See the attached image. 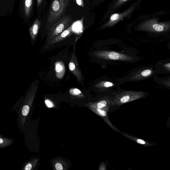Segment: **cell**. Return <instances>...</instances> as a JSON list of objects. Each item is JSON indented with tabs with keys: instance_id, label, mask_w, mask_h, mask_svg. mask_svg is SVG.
Listing matches in <instances>:
<instances>
[{
	"instance_id": "obj_4",
	"label": "cell",
	"mask_w": 170,
	"mask_h": 170,
	"mask_svg": "<svg viewBox=\"0 0 170 170\" xmlns=\"http://www.w3.org/2000/svg\"><path fill=\"white\" fill-rule=\"evenodd\" d=\"M138 29L140 30L149 32H164L170 29V24L159 23L153 20L143 23L139 26Z\"/></svg>"
},
{
	"instance_id": "obj_26",
	"label": "cell",
	"mask_w": 170,
	"mask_h": 170,
	"mask_svg": "<svg viewBox=\"0 0 170 170\" xmlns=\"http://www.w3.org/2000/svg\"><path fill=\"white\" fill-rule=\"evenodd\" d=\"M4 142V141L1 138H0V144H1L3 143Z\"/></svg>"
},
{
	"instance_id": "obj_6",
	"label": "cell",
	"mask_w": 170,
	"mask_h": 170,
	"mask_svg": "<svg viewBox=\"0 0 170 170\" xmlns=\"http://www.w3.org/2000/svg\"><path fill=\"white\" fill-rule=\"evenodd\" d=\"M144 92L141 91H123L116 96L115 101L120 104H125L143 96Z\"/></svg>"
},
{
	"instance_id": "obj_17",
	"label": "cell",
	"mask_w": 170,
	"mask_h": 170,
	"mask_svg": "<svg viewBox=\"0 0 170 170\" xmlns=\"http://www.w3.org/2000/svg\"><path fill=\"white\" fill-rule=\"evenodd\" d=\"M55 167L56 169L57 170H63V169L62 165L60 163L56 164Z\"/></svg>"
},
{
	"instance_id": "obj_8",
	"label": "cell",
	"mask_w": 170,
	"mask_h": 170,
	"mask_svg": "<svg viewBox=\"0 0 170 170\" xmlns=\"http://www.w3.org/2000/svg\"><path fill=\"white\" fill-rule=\"evenodd\" d=\"M73 32V27L72 25L69 26L67 29L61 33L60 35L53 39L46 44H45L43 49L45 50L52 47L56 44L61 42L71 36Z\"/></svg>"
},
{
	"instance_id": "obj_7",
	"label": "cell",
	"mask_w": 170,
	"mask_h": 170,
	"mask_svg": "<svg viewBox=\"0 0 170 170\" xmlns=\"http://www.w3.org/2000/svg\"><path fill=\"white\" fill-rule=\"evenodd\" d=\"M69 70L76 77L78 83H83V76L80 68L78 59L74 52L72 53L71 55L69 61Z\"/></svg>"
},
{
	"instance_id": "obj_9",
	"label": "cell",
	"mask_w": 170,
	"mask_h": 170,
	"mask_svg": "<svg viewBox=\"0 0 170 170\" xmlns=\"http://www.w3.org/2000/svg\"><path fill=\"white\" fill-rule=\"evenodd\" d=\"M153 73V70L151 69H143L134 74L130 77V79L134 81L141 80L148 78Z\"/></svg>"
},
{
	"instance_id": "obj_20",
	"label": "cell",
	"mask_w": 170,
	"mask_h": 170,
	"mask_svg": "<svg viewBox=\"0 0 170 170\" xmlns=\"http://www.w3.org/2000/svg\"><path fill=\"white\" fill-rule=\"evenodd\" d=\"M163 82L166 86L170 87V78L163 81Z\"/></svg>"
},
{
	"instance_id": "obj_16",
	"label": "cell",
	"mask_w": 170,
	"mask_h": 170,
	"mask_svg": "<svg viewBox=\"0 0 170 170\" xmlns=\"http://www.w3.org/2000/svg\"><path fill=\"white\" fill-rule=\"evenodd\" d=\"M29 111V107L27 105H25L23 107L22 114L24 116L27 115Z\"/></svg>"
},
{
	"instance_id": "obj_2",
	"label": "cell",
	"mask_w": 170,
	"mask_h": 170,
	"mask_svg": "<svg viewBox=\"0 0 170 170\" xmlns=\"http://www.w3.org/2000/svg\"><path fill=\"white\" fill-rule=\"evenodd\" d=\"M72 22L73 20L69 15H65L61 18L49 29L45 44L67 29Z\"/></svg>"
},
{
	"instance_id": "obj_13",
	"label": "cell",
	"mask_w": 170,
	"mask_h": 170,
	"mask_svg": "<svg viewBox=\"0 0 170 170\" xmlns=\"http://www.w3.org/2000/svg\"><path fill=\"white\" fill-rule=\"evenodd\" d=\"M69 92L73 96L81 97L84 96L81 91L78 89L71 88L69 90Z\"/></svg>"
},
{
	"instance_id": "obj_21",
	"label": "cell",
	"mask_w": 170,
	"mask_h": 170,
	"mask_svg": "<svg viewBox=\"0 0 170 170\" xmlns=\"http://www.w3.org/2000/svg\"><path fill=\"white\" fill-rule=\"evenodd\" d=\"M45 102L48 107L51 108L53 106V105L52 103L49 100H45Z\"/></svg>"
},
{
	"instance_id": "obj_25",
	"label": "cell",
	"mask_w": 170,
	"mask_h": 170,
	"mask_svg": "<svg viewBox=\"0 0 170 170\" xmlns=\"http://www.w3.org/2000/svg\"><path fill=\"white\" fill-rule=\"evenodd\" d=\"M42 0H37V6H39L41 4V2H42Z\"/></svg>"
},
{
	"instance_id": "obj_5",
	"label": "cell",
	"mask_w": 170,
	"mask_h": 170,
	"mask_svg": "<svg viewBox=\"0 0 170 170\" xmlns=\"http://www.w3.org/2000/svg\"><path fill=\"white\" fill-rule=\"evenodd\" d=\"M135 9V6L133 5L121 13H116L112 14L110 17L109 21L102 26L100 29H102L112 27L120 21L121 20L128 16L132 14Z\"/></svg>"
},
{
	"instance_id": "obj_19",
	"label": "cell",
	"mask_w": 170,
	"mask_h": 170,
	"mask_svg": "<svg viewBox=\"0 0 170 170\" xmlns=\"http://www.w3.org/2000/svg\"><path fill=\"white\" fill-rule=\"evenodd\" d=\"M76 3L79 6L82 7H84V4L83 0H76Z\"/></svg>"
},
{
	"instance_id": "obj_15",
	"label": "cell",
	"mask_w": 170,
	"mask_h": 170,
	"mask_svg": "<svg viewBox=\"0 0 170 170\" xmlns=\"http://www.w3.org/2000/svg\"><path fill=\"white\" fill-rule=\"evenodd\" d=\"M129 0H117L113 7V9H116Z\"/></svg>"
},
{
	"instance_id": "obj_3",
	"label": "cell",
	"mask_w": 170,
	"mask_h": 170,
	"mask_svg": "<svg viewBox=\"0 0 170 170\" xmlns=\"http://www.w3.org/2000/svg\"><path fill=\"white\" fill-rule=\"evenodd\" d=\"M93 55L97 58L105 60L124 61H132L135 60L132 56L129 55L109 51H95Z\"/></svg>"
},
{
	"instance_id": "obj_14",
	"label": "cell",
	"mask_w": 170,
	"mask_h": 170,
	"mask_svg": "<svg viewBox=\"0 0 170 170\" xmlns=\"http://www.w3.org/2000/svg\"><path fill=\"white\" fill-rule=\"evenodd\" d=\"M110 101L108 99H104L101 100L98 102L96 104V106L98 108L101 109L105 107L106 106L109 104Z\"/></svg>"
},
{
	"instance_id": "obj_23",
	"label": "cell",
	"mask_w": 170,
	"mask_h": 170,
	"mask_svg": "<svg viewBox=\"0 0 170 170\" xmlns=\"http://www.w3.org/2000/svg\"><path fill=\"white\" fill-rule=\"evenodd\" d=\"M32 165L30 164H28L26 166L25 168V170H30L32 169Z\"/></svg>"
},
{
	"instance_id": "obj_12",
	"label": "cell",
	"mask_w": 170,
	"mask_h": 170,
	"mask_svg": "<svg viewBox=\"0 0 170 170\" xmlns=\"http://www.w3.org/2000/svg\"><path fill=\"white\" fill-rule=\"evenodd\" d=\"M115 86L112 82L108 81H103L99 82L95 86V87L99 88H108Z\"/></svg>"
},
{
	"instance_id": "obj_24",
	"label": "cell",
	"mask_w": 170,
	"mask_h": 170,
	"mask_svg": "<svg viewBox=\"0 0 170 170\" xmlns=\"http://www.w3.org/2000/svg\"><path fill=\"white\" fill-rule=\"evenodd\" d=\"M137 142L138 143L141 144H145V142L144 141L141 139H138L137 140Z\"/></svg>"
},
{
	"instance_id": "obj_22",
	"label": "cell",
	"mask_w": 170,
	"mask_h": 170,
	"mask_svg": "<svg viewBox=\"0 0 170 170\" xmlns=\"http://www.w3.org/2000/svg\"><path fill=\"white\" fill-rule=\"evenodd\" d=\"M163 66L166 70L170 71V63L164 64Z\"/></svg>"
},
{
	"instance_id": "obj_11",
	"label": "cell",
	"mask_w": 170,
	"mask_h": 170,
	"mask_svg": "<svg viewBox=\"0 0 170 170\" xmlns=\"http://www.w3.org/2000/svg\"><path fill=\"white\" fill-rule=\"evenodd\" d=\"M33 0H24V9L26 17L28 18L30 16L33 7Z\"/></svg>"
},
{
	"instance_id": "obj_1",
	"label": "cell",
	"mask_w": 170,
	"mask_h": 170,
	"mask_svg": "<svg viewBox=\"0 0 170 170\" xmlns=\"http://www.w3.org/2000/svg\"><path fill=\"white\" fill-rule=\"evenodd\" d=\"M70 0H53L51 4L46 28L49 29L61 19L65 12Z\"/></svg>"
},
{
	"instance_id": "obj_10",
	"label": "cell",
	"mask_w": 170,
	"mask_h": 170,
	"mask_svg": "<svg viewBox=\"0 0 170 170\" xmlns=\"http://www.w3.org/2000/svg\"><path fill=\"white\" fill-rule=\"evenodd\" d=\"M40 25L41 21L38 19H37L30 28L29 32L32 42H34L36 39Z\"/></svg>"
},
{
	"instance_id": "obj_18",
	"label": "cell",
	"mask_w": 170,
	"mask_h": 170,
	"mask_svg": "<svg viewBox=\"0 0 170 170\" xmlns=\"http://www.w3.org/2000/svg\"><path fill=\"white\" fill-rule=\"evenodd\" d=\"M97 112H99V114L102 116H105L106 115V113L104 111L99 109H97Z\"/></svg>"
}]
</instances>
